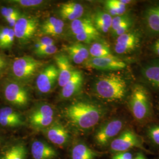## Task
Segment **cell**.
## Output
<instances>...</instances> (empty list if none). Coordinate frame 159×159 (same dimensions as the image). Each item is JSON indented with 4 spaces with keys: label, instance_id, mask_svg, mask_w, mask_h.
Wrapping results in <instances>:
<instances>
[{
    "label": "cell",
    "instance_id": "6da1fadb",
    "mask_svg": "<svg viewBox=\"0 0 159 159\" xmlns=\"http://www.w3.org/2000/svg\"><path fill=\"white\" fill-rule=\"evenodd\" d=\"M102 110L96 104L87 102H74L64 110V115L77 128L88 130L98 124L102 116Z\"/></svg>",
    "mask_w": 159,
    "mask_h": 159
},
{
    "label": "cell",
    "instance_id": "7a4b0ae2",
    "mask_svg": "<svg viewBox=\"0 0 159 159\" xmlns=\"http://www.w3.org/2000/svg\"><path fill=\"white\" fill-rule=\"evenodd\" d=\"M95 90L97 95L103 99L116 101L123 99L127 90V83L121 75L109 73L97 80Z\"/></svg>",
    "mask_w": 159,
    "mask_h": 159
},
{
    "label": "cell",
    "instance_id": "3957f363",
    "mask_svg": "<svg viewBox=\"0 0 159 159\" xmlns=\"http://www.w3.org/2000/svg\"><path fill=\"white\" fill-rule=\"evenodd\" d=\"M129 106L133 117L137 121H144L150 116V101L145 87L139 84L133 87L129 100Z\"/></svg>",
    "mask_w": 159,
    "mask_h": 159
},
{
    "label": "cell",
    "instance_id": "277c9868",
    "mask_svg": "<svg viewBox=\"0 0 159 159\" xmlns=\"http://www.w3.org/2000/svg\"><path fill=\"white\" fill-rule=\"evenodd\" d=\"M43 64V62L37 60L33 57L24 56L17 58L12 64V74L18 80L28 81L34 76Z\"/></svg>",
    "mask_w": 159,
    "mask_h": 159
},
{
    "label": "cell",
    "instance_id": "5b68a950",
    "mask_svg": "<svg viewBox=\"0 0 159 159\" xmlns=\"http://www.w3.org/2000/svg\"><path fill=\"white\" fill-rule=\"evenodd\" d=\"M39 23V19L34 16H20L12 28L16 37L22 44L27 43L35 34Z\"/></svg>",
    "mask_w": 159,
    "mask_h": 159
},
{
    "label": "cell",
    "instance_id": "8992f818",
    "mask_svg": "<svg viewBox=\"0 0 159 159\" xmlns=\"http://www.w3.org/2000/svg\"><path fill=\"white\" fill-rule=\"evenodd\" d=\"M110 149L117 153L127 152L132 148H143L140 137L131 130L123 131L110 143Z\"/></svg>",
    "mask_w": 159,
    "mask_h": 159
},
{
    "label": "cell",
    "instance_id": "52a82bcc",
    "mask_svg": "<svg viewBox=\"0 0 159 159\" xmlns=\"http://www.w3.org/2000/svg\"><path fill=\"white\" fill-rule=\"evenodd\" d=\"M124 126L123 121L120 119H113L100 127L94 136V140L97 145L105 146L112 139L117 136Z\"/></svg>",
    "mask_w": 159,
    "mask_h": 159
},
{
    "label": "cell",
    "instance_id": "ba28073f",
    "mask_svg": "<svg viewBox=\"0 0 159 159\" xmlns=\"http://www.w3.org/2000/svg\"><path fill=\"white\" fill-rule=\"evenodd\" d=\"M87 67L104 71H119L127 67V64L119 58L111 55L107 57L92 58L85 62Z\"/></svg>",
    "mask_w": 159,
    "mask_h": 159
},
{
    "label": "cell",
    "instance_id": "9c48e42d",
    "mask_svg": "<svg viewBox=\"0 0 159 159\" xmlns=\"http://www.w3.org/2000/svg\"><path fill=\"white\" fill-rule=\"evenodd\" d=\"M4 96L8 102L18 107H24L29 102L28 92L16 82H10L6 84Z\"/></svg>",
    "mask_w": 159,
    "mask_h": 159
},
{
    "label": "cell",
    "instance_id": "30bf717a",
    "mask_svg": "<svg viewBox=\"0 0 159 159\" xmlns=\"http://www.w3.org/2000/svg\"><path fill=\"white\" fill-rule=\"evenodd\" d=\"M58 71L57 66L50 65L44 68L39 74L36 84L39 91L42 93H48L51 91L58 81Z\"/></svg>",
    "mask_w": 159,
    "mask_h": 159
},
{
    "label": "cell",
    "instance_id": "8fae6325",
    "mask_svg": "<svg viewBox=\"0 0 159 159\" xmlns=\"http://www.w3.org/2000/svg\"><path fill=\"white\" fill-rule=\"evenodd\" d=\"M45 135L52 143L57 146H63L68 141V131L61 124L55 122L46 128Z\"/></svg>",
    "mask_w": 159,
    "mask_h": 159
},
{
    "label": "cell",
    "instance_id": "7c38bea8",
    "mask_svg": "<svg viewBox=\"0 0 159 159\" xmlns=\"http://www.w3.org/2000/svg\"><path fill=\"white\" fill-rule=\"evenodd\" d=\"M55 61L58 71V83L60 87H63L71 77L74 70L68 57L64 54L56 56Z\"/></svg>",
    "mask_w": 159,
    "mask_h": 159
},
{
    "label": "cell",
    "instance_id": "4fadbf2b",
    "mask_svg": "<svg viewBox=\"0 0 159 159\" xmlns=\"http://www.w3.org/2000/svg\"><path fill=\"white\" fill-rule=\"evenodd\" d=\"M24 125L22 116L10 107L0 108V125L7 127H17Z\"/></svg>",
    "mask_w": 159,
    "mask_h": 159
},
{
    "label": "cell",
    "instance_id": "5bb4252c",
    "mask_svg": "<svg viewBox=\"0 0 159 159\" xmlns=\"http://www.w3.org/2000/svg\"><path fill=\"white\" fill-rule=\"evenodd\" d=\"M83 73L78 70H74L71 77L62 87L61 97L63 98H68L74 96L81 89L83 83Z\"/></svg>",
    "mask_w": 159,
    "mask_h": 159
},
{
    "label": "cell",
    "instance_id": "9a60e30c",
    "mask_svg": "<svg viewBox=\"0 0 159 159\" xmlns=\"http://www.w3.org/2000/svg\"><path fill=\"white\" fill-rule=\"evenodd\" d=\"M31 153L34 159H54L57 156L56 150L41 141H34L31 146Z\"/></svg>",
    "mask_w": 159,
    "mask_h": 159
},
{
    "label": "cell",
    "instance_id": "2e32d148",
    "mask_svg": "<svg viewBox=\"0 0 159 159\" xmlns=\"http://www.w3.org/2000/svg\"><path fill=\"white\" fill-rule=\"evenodd\" d=\"M60 14L64 19L74 21L79 19L84 14V7L79 3L68 2L60 7Z\"/></svg>",
    "mask_w": 159,
    "mask_h": 159
},
{
    "label": "cell",
    "instance_id": "e0dca14e",
    "mask_svg": "<svg viewBox=\"0 0 159 159\" xmlns=\"http://www.w3.org/2000/svg\"><path fill=\"white\" fill-rule=\"evenodd\" d=\"M70 58L76 64H80L87 60L90 56L89 50L81 43H74L66 48Z\"/></svg>",
    "mask_w": 159,
    "mask_h": 159
},
{
    "label": "cell",
    "instance_id": "ac0fdd59",
    "mask_svg": "<svg viewBox=\"0 0 159 159\" xmlns=\"http://www.w3.org/2000/svg\"><path fill=\"white\" fill-rule=\"evenodd\" d=\"M71 29L75 36L99 33L94 27V24L88 18H79L73 21L71 24Z\"/></svg>",
    "mask_w": 159,
    "mask_h": 159
},
{
    "label": "cell",
    "instance_id": "d6986e66",
    "mask_svg": "<svg viewBox=\"0 0 159 159\" xmlns=\"http://www.w3.org/2000/svg\"><path fill=\"white\" fill-rule=\"evenodd\" d=\"M142 74L151 85L159 89V62L145 66L143 68Z\"/></svg>",
    "mask_w": 159,
    "mask_h": 159
},
{
    "label": "cell",
    "instance_id": "ffe728a7",
    "mask_svg": "<svg viewBox=\"0 0 159 159\" xmlns=\"http://www.w3.org/2000/svg\"><path fill=\"white\" fill-rule=\"evenodd\" d=\"M131 2L127 0H108L106 2V7L110 16H120L125 15L127 6Z\"/></svg>",
    "mask_w": 159,
    "mask_h": 159
},
{
    "label": "cell",
    "instance_id": "44dd1931",
    "mask_svg": "<svg viewBox=\"0 0 159 159\" xmlns=\"http://www.w3.org/2000/svg\"><path fill=\"white\" fill-rule=\"evenodd\" d=\"M112 19L113 17L108 13L98 12L95 16L94 25L98 32L106 33L111 27Z\"/></svg>",
    "mask_w": 159,
    "mask_h": 159
},
{
    "label": "cell",
    "instance_id": "7402d4cb",
    "mask_svg": "<svg viewBox=\"0 0 159 159\" xmlns=\"http://www.w3.org/2000/svg\"><path fill=\"white\" fill-rule=\"evenodd\" d=\"M148 28L152 32L159 33V6L148 8L145 14Z\"/></svg>",
    "mask_w": 159,
    "mask_h": 159
},
{
    "label": "cell",
    "instance_id": "603a6c76",
    "mask_svg": "<svg viewBox=\"0 0 159 159\" xmlns=\"http://www.w3.org/2000/svg\"><path fill=\"white\" fill-rule=\"evenodd\" d=\"M27 148L23 144H17L8 148L1 159H26Z\"/></svg>",
    "mask_w": 159,
    "mask_h": 159
},
{
    "label": "cell",
    "instance_id": "cb8c5ba5",
    "mask_svg": "<svg viewBox=\"0 0 159 159\" xmlns=\"http://www.w3.org/2000/svg\"><path fill=\"white\" fill-rule=\"evenodd\" d=\"M96 157V153L83 143L77 144L72 149V159H94Z\"/></svg>",
    "mask_w": 159,
    "mask_h": 159
},
{
    "label": "cell",
    "instance_id": "d4e9b609",
    "mask_svg": "<svg viewBox=\"0 0 159 159\" xmlns=\"http://www.w3.org/2000/svg\"><path fill=\"white\" fill-rule=\"evenodd\" d=\"M89 54L93 58H100L111 56V51L108 46L101 43H94L89 49Z\"/></svg>",
    "mask_w": 159,
    "mask_h": 159
},
{
    "label": "cell",
    "instance_id": "484cf974",
    "mask_svg": "<svg viewBox=\"0 0 159 159\" xmlns=\"http://www.w3.org/2000/svg\"><path fill=\"white\" fill-rule=\"evenodd\" d=\"M54 116V110L50 105L43 104L35 108L29 117V120L47 117H52Z\"/></svg>",
    "mask_w": 159,
    "mask_h": 159
},
{
    "label": "cell",
    "instance_id": "4316f807",
    "mask_svg": "<svg viewBox=\"0 0 159 159\" xmlns=\"http://www.w3.org/2000/svg\"><path fill=\"white\" fill-rule=\"evenodd\" d=\"M1 13L12 28L14 27L17 20L20 17L19 12L16 9L11 7H2L1 8Z\"/></svg>",
    "mask_w": 159,
    "mask_h": 159
},
{
    "label": "cell",
    "instance_id": "83f0119b",
    "mask_svg": "<svg viewBox=\"0 0 159 159\" xmlns=\"http://www.w3.org/2000/svg\"><path fill=\"white\" fill-rule=\"evenodd\" d=\"M139 36L135 33H126L117 37L116 44H140Z\"/></svg>",
    "mask_w": 159,
    "mask_h": 159
},
{
    "label": "cell",
    "instance_id": "f1b7e54d",
    "mask_svg": "<svg viewBox=\"0 0 159 159\" xmlns=\"http://www.w3.org/2000/svg\"><path fill=\"white\" fill-rule=\"evenodd\" d=\"M147 134L154 145L159 146V125L150 126L147 130Z\"/></svg>",
    "mask_w": 159,
    "mask_h": 159
},
{
    "label": "cell",
    "instance_id": "f546056e",
    "mask_svg": "<svg viewBox=\"0 0 159 159\" xmlns=\"http://www.w3.org/2000/svg\"><path fill=\"white\" fill-rule=\"evenodd\" d=\"M140 44H115L114 51L119 54H124L131 52L135 50Z\"/></svg>",
    "mask_w": 159,
    "mask_h": 159
},
{
    "label": "cell",
    "instance_id": "4dcf8cb0",
    "mask_svg": "<svg viewBox=\"0 0 159 159\" xmlns=\"http://www.w3.org/2000/svg\"><path fill=\"white\" fill-rule=\"evenodd\" d=\"M64 23L63 22V20L55 17H50L45 21V22L42 25L41 30L54 27L64 28Z\"/></svg>",
    "mask_w": 159,
    "mask_h": 159
},
{
    "label": "cell",
    "instance_id": "1f68e13d",
    "mask_svg": "<svg viewBox=\"0 0 159 159\" xmlns=\"http://www.w3.org/2000/svg\"><path fill=\"white\" fill-rule=\"evenodd\" d=\"M57 51V48L55 45L47 46L44 47L37 48L35 54L38 56H47L54 54Z\"/></svg>",
    "mask_w": 159,
    "mask_h": 159
},
{
    "label": "cell",
    "instance_id": "d6a6232c",
    "mask_svg": "<svg viewBox=\"0 0 159 159\" xmlns=\"http://www.w3.org/2000/svg\"><path fill=\"white\" fill-rule=\"evenodd\" d=\"M130 19V18L129 17L127 16H125V15L113 17L112 23H111V27L113 32L118 27H119L121 24L125 23Z\"/></svg>",
    "mask_w": 159,
    "mask_h": 159
},
{
    "label": "cell",
    "instance_id": "836d02e7",
    "mask_svg": "<svg viewBox=\"0 0 159 159\" xmlns=\"http://www.w3.org/2000/svg\"><path fill=\"white\" fill-rule=\"evenodd\" d=\"M131 25H132V21H131V19H130L125 23L121 24L119 27H118L113 32L114 35L119 37L121 35L125 34L130 28Z\"/></svg>",
    "mask_w": 159,
    "mask_h": 159
},
{
    "label": "cell",
    "instance_id": "e575fe53",
    "mask_svg": "<svg viewBox=\"0 0 159 159\" xmlns=\"http://www.w3.org/2000/svg\"><path fill=\"white\" fill-rule=\"evenodd\" d=\"M17 4L25 7H35L41 4L44 1L41 0H16L12 1Z\"/></svg>",
    "mask_w": 159,
    "mask_h": 159
},
{
    "label": "cell",
    "instance_id": "d590c367",
    "mask_svg": "<svg viewBox=\"0 0 159 159\" xmlns=\"http://www.w3.org/2000/svg\"><path fill=\"white\" fill-rule=\"evenodd\" d=\"M15 37H16V36H15V33H14L13 29L11 28V29H9L8 34L7 35L6 41H5L2 48H6L10 47L14 43Z\"/></svg>",
    "mask_w": 159,
    "mask_h": 159
},
{
    "label": "cell",
    "instance_id": "8d00e7d4",
    "mask_svg": "<svg viewBox=\"0 0 159 159\" xmlns=\"http://www.w3.org/2000/svg\"><path fill=\"white\" fill-rule=\"evenodd\" d=\"M42 33L46 35H58L62 34L63 32V28L61 27H54L50 29H45L41 30Z\"/></svg>",
    "mask_w": 159,
    "mask_h": 159
},
{
    "label": "cell",
    "instance_id": "74e56055",
    "mask_svg": "<svg viewBox=\"0 0 159 159\" xmlns=\"http://www.w3.org/2000/svg\"><path fill=\"white\" fill-rule=\"evenodd\" d=\"M52 45H55L54 40H52L50 37H45L40 40H39L37 46V48L39 47H47V46H52Z\"/></svg>",
    "mask_w": 159,
    "mask_h": 159
},
{
    "label": "cell",
    "instance_id": "f35d334b",
    "mask_svg": "<svg viewBox=\"0 0 159 159\" xmlns=\"http://www.w3.org/2000/svg\"><path fill=\"white\" fill-rule=\"evenodd\" d=\"M10 28H3L0 30V47L2 48L5 42Z\"/></svg>",
    "mask_w": 159,
    "mask_h": 159
},
{
    "label": "cell",
    "instance_id": "ab89813d",
    "mask_svg": "<svg viewBox=\"0 0 159 159\" xmlns=\"http://www.w3.org/2000/svg\"><path fill=\"white\" fill-rule=\"evenodd\" d=\"M114 156L120 159H133V154L128 152L117 153L115 155H114Z\"/></svg>",
    "mask_w": 159,
    "mask_h": 159
},
{
    "label": "cell",
    "instance_id": "60d3db41",
    "mask_svg": "<svg viewBox=\"0 0 159 159\" xmlns=\"http://www.w3.org/2000/svg\"><path fill=\"white\" fill-rule=\"evenodd\" d=\"M152 50L156 56L159 57V39L154 43L152 46Z\"/></svg>",
    "mask_w": 159,
    "mask_h": 159
},
{
    "label": "cell",
    "instance_id": "b9f144b4",
    "mask_svg": "<svg viewBox=\"0 0 159 159\" xmlns=\"http://www.w3.org/2000/svg\"><path fill=\"white\" fill-rule=\"evenodd\" d=\"M7 61L6 58L2 55L0 54V71H1L4 68L6 67Z\"/></svg>",
    "mask_w": 159,
    "mask_h": 159
},
{
    "label": "cell",
    "instance_id": "7bdbcfd3",
    "mask_svg": "<svg viewBox=\"0 0 159 159\" xmlns=\"http://www.w3.org/2000/svg\"><path fill=\"white\" fill-rule=\"evenodd\" d=\"M133 159H148L142 152H139Z\"/></svg>",
    "mask_w": 159,
    "mask_h": 159
},
{
    "label": "cell",
    "instance_id": "ee69618b",
    "mask_svg": "<svg viewBox=\"0 0 159 159\" xmlns=\"http://www.w3.org/2000/svg\"><path fill=\"white\" fill-rule=\"evenodd\" d=\"M118 159V158H117V157H115V156H113V157H111V159Z\"/></svg>",
    "mask_w": 159,
    "mask_h": 159
},
{
    "label": "cell",
    "instance_id": "f6af8a7d",
    "mask_svg": "<svg viewBox=\"0 0 159 159\" xmlns=\"http://www.w3.org/2000/svg\"></svg>",
    "mask_w": 159,
    "mask_h": 159
}]
</instances>
